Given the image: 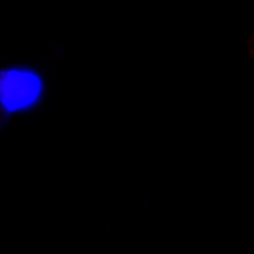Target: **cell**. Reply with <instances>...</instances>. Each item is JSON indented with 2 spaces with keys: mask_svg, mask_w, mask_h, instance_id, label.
Wrapping results in <instances>:
<instances>
[{
  "mask_svg": "<svg viewBox=\"0 0 254 254\" xmlns=\"http://www.w3.org/2000/svg\"><path fill=\"white\" fill-rule=\"evenodd\" d=\"M46 83L35 68L14 64L0 69V120L5 125L15 115L37 109L44 99Z\"/></svg>",
  "mask_w": 254,
  "mask_h": 254,
  "instance_id": "obj_1",
  "label": "cell"
}]
</instances>
